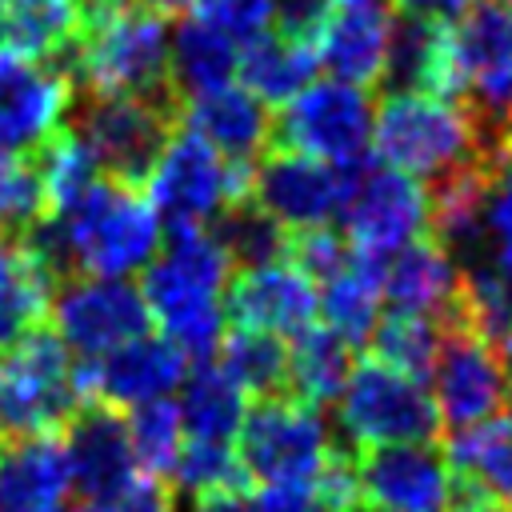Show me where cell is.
<instances>
[{
  "mask_svg": "<svg viewBox=\"0 0 512 512\" xmlns=\"http://www.w3.org/2000/svg\"><path fill=\"white\" fill-rule=\"evenodd\" d=\"M140 272V296L164 340H172L188 364L212 360L224 340L220 292L232 280V264L220 240L204 224H176Z\"/></svg>",
  "mask_w": 512,
  "mask_h": 512,
  "instance_id": "cell-1",
  "label": "cell"
},
{
  "mask_svg": "<svg viewBox=\"0 0 512 512\" xmlns=\"http://www.w3.org/2000/svg\"><path fill=\"white\" fill-rule=\"evenodd\" d=\"M56 60L72 96L176 100L168 84V20L140 0L84 28Z\"/></svg>",
  "mask_w": 512,
  "mask_h": 512,
  "instance_id": "cell-2",
  "label": "cell"
},
{
  "mask_svg": "<svg viewBox=\"0 0 512 512\" xmlns=\"http://www.w3.org/2000/svg\"><path fill=\"white\" fill-rule=\"evenodd\" d=\"M448 100H456L488 156L512 144V0H476L448 20Z\"/></svg>",
  "mask_w": 512,
  "mask_h": 512,
  "instance_id": "cell-3",
  "label": "cell"
},
{
  "mask_svg": "<svg viewBox=\"0 0 512 512\" xmlns=\"http://www.w3.org/2000/svg\"><path fill=\"white\" fill-rule=\"evenodd\" d=\"M372 148L388 168L420 184H432L464 164L492 160L472 116L456 100L432 92H384L372 116Z\"/></svg>",
  "mask_w": 512,
  "mask_h": 512,
  "instance_id": "cell-4",
  "label": "cell"
},
{
  "mask_svg": "<svg viewBox=\"0 0 512 512\" xmlns=\"http://www.w3.org/2000/svg\"><path fill=\"white\" fill-rule=\"evenodd\" d=\"M56 216L64 220L76 276H132L164 240V220L148 196L108 176H100L72 208Z\"/></svg>",
  "mask_w": 512,
  "mask_h": 512,
  "instance_id": "cell-5",
  "label": "cell"
},
{
  "mask_svg": "<svg viewBox=\"0 0 512 512\" xmlns=\"http://www.w3.org/2000/svg\"><path fill=\"white\" fill-rule=\"evenodd\" d=\"M80 404L76 356L52 324H32L0 352V440L60 432Z\"/></svg>",
  "mask_w": 512,
  "mask_h": 512,
  "instance_id": "cell-6",
  "label": "cell"
},
{
  "mask_svg": "<svg viewBox=\"0 0 512 512\" xmlns=\"http://www.w3.org/2000/svg\"><path fill=\"white\" fill-rule=\"evenodd\" d=\"M340 448L356 452L324 408L296 396L252 400L236 428V456L252 484H312Z\"/></svg>",
  "mask_w": 512,
  "mask_h": 512,
  "instance_id": "cell-7",
  "label": "cell"
},
{
  "mask_svg": "<svg viewBox=\"0 0 512 512\" xmlns=\"http://www.w3.org/2000/svg\"><path fill=\"white\" fill-rule=\"evenodd\" d=\"M180 100H136V96H72L68 128L88 144L100 176L144 188L164 144L180 128Z\"/></svg>",
  "mask_w": 512,
  "mask_h": 512,
  "instance_id": "cell-8",
  "label": "cell"
},
{
  "mask_svg": "<svg viewBox=\"0 0 512 512\" xmlns=\"http://www.w3.org/2000/svg\"><path fill=\"white\" fill-rule=\"evenodd\" d=\"M336 424L356 452L372 444H432L440 436L432 392L372 356L352 364L336 396Z\"/></svg>",
  "mask_w": 512,
  "mask_h": 512,
  "instance_id": "cell-9",
  "label": "cell"
},
{
  "mask_svg": "<svg viewBox=\"0 0 512 512\" xmlns=\"http://www.w3.org/2000/svg\"><path fill=\"white\" fill-rule=\"evenodd\" d=\"M432 400L444 432L492 420L512 404V376L496 344L464 316V304L440 320V348L432 360Z\"/></svg>",
  "mask_w": 512,
  "mask_h": 512,
  "instance_id": "cell-10",
  "label": "cell"
},
{
  "mask_svg": "<svg viewBox=\"0 0 512 512\" xmlns=\"http://www.w3.org/2000/svg\"><path fill=\"white\" fill-rule=\"evenodd\" d=\"M372 116H376V104L364 88L344 80H312L288 104H280V112H272L268 148H284V152H300V156H316L324 164L348 168L368 160Z\"/></svg>",
  "mask_w": 512,
  "mask_h": 512,
  "instance_id": "cell-11",
  "label": "cell"
},
{
  "mask_svg": "<svg viewBox=\"0 0 512 512\" xmlns=\"http://www.w3.org/2000/svg\"><path fill=\"white\" fill-rule=\"evenodd\" d=\"M252 168L256 164L224 160L216 148H208L196 132L180 124L172 140L164 144L152 176L144 180V192L168 228L208 224L220 208L252 192Z\"/></svg>",
  "mask_w": 512,
  "mask_h": 512,
  "instance_id": "cell-12",
  "label": "cell"
},
{
  "mask_svg": "<svg viewBox=\"0 0 512 512\" xmlns=\"http://www.w3.org/2000/svg\"><path fill=\"white\" fill-rule=\"evenodd\" d=\"M340 220L352 252L388 260L396 248H404L428 228V192L420 180L388 164L364 160L352 168V188Z\"/></svg>",
  "mask_w": 512,
  "mask_h": 512,
  "instance_id": "cell-13",
  "label": "cell"
},
{
  "mask_svg": "<svg viewBox=\"0 0 512 512\" xmlns=\"http://www.w3.org/2000/svg\"><path fill=\"white\" fill-rule=\"evenodd\" d=\"M56 336L76 356H100L152 328L148 304L128 276H72L48 300Z\"/></svg>",
  "mask_w": 512,
  "mask_h": 512,
  "instance_id": "cell-14",
  "label": "cell"
},
{
  "mask_svg": "<svg viewBox=\"0 0 512 512\" xmlns=\"http://www.w3.org/2000/svg\"><path fill=\"white\" fill-rule=\"evenodd\" d=\"M352 168L356 164L336 168V164H324L316 156L272 148L256 160L248 196L288 232L328 228L344 212V200L352 188Z\"/></svg>",
  "mask_w": 512,
  "mask_h": 512,
  "instance_id": "cell-15",
  "label": "cell"
},
{
  "mask_svg": "<svg viewBox=\"0 0 512 512\" xmlns=\"http://www.w3.org/2000/svg\"><path fill=\"white\" fill-rule=\"evenodd\" d=\"M356 488L388 512H448L456 472L432 444H372L356 452Z\"/></svg>",
  "mask_w": 512,
  "mask_h": 512,
  "instance_id": "cell-16",
  "label": "cell"
},
{
  "mask_svg": "<svg viewBox=\"0 0 512 512\" xmlns=\"http://www.w3.org/2000/svg\"><path fill=\"white\" fill-rule=\"evenodd\" d=\"M188 360L164 336H132L100 356H76V384L84 400H104L112 408H136L164 400L180 388Z\"/></svg>",
  "mask_w": 512,
  "mask_h": 512,
  "instance_id": "cell-17",
  "label": "cell"
},
{
  "mask_svg": "<svg viewBox=\"0 0 512 512\" xmlns=\"http://www.w3.org/2000/svg\"><path fill=\"white\" fill-rule=\"evenodd\" d=\"M60 444L68 456L72 488L84 500H112L136 476V452L128 436V416L104 400H84L60 428Z\"/></svg>",
  "mask_w": 512,
  "mask_h": 512,
  "instance_id": "cell-18",
  "label": "cell"
},
{
  "mask_svg": "<svg viewBox=\"0 0 512 512\" xmlns=\"http://www.w3.org/2000/svg\"><path fill=\"white\" fill-rule=\"evenodd\" d=\"M72 88L40 60L0 48V152L24 156L68 120Z\"/></svg>",
  "mask_w": 512,
  "mask_h": 512,
  "instance_id": "cell-19",
  "label": "cell"
},
{
  "mask_svg": "<svg viewBox=\"0 0 512 512\" xmlns=\"http://www.w3.org/2000/svg\"><path fill=\"white\" fill-rule=\"evenodd\" d=\"M316 312H320L316 284L284 260L236 272L224 288V320H232V328H264L292 340L296 332L316 324Z\"/></svg>",
  "mask_w": 512,
  "mask_h": 512,
  "instance_id": "cell-20",
  "label": "cell"
},
{
  "mask_svg": "<svg viewBox=\"0 0 512 512\" xmlns=\"http://www.w3.org/2000/svg\"><path fill=\"white\" fill-rule=\"evenodd\" d=\"M380 300L392 312L428 316L440 324L460 308V268L432 236H416L384 260Z\"/></svg>",
  "mask_w": 512,
  "mask_h": 512,
  "instance_id": "cell-21",
  "label": "cell"
},
{
  "mask_svg": "<svg viewBox=\"0 0 512 512\" xmlns=\"http://www.w3.org/2000/svg\"><path fill=\"white\" fill-rule=\"evenodd\" d=\"M180 124L196 132L208 148H216L224 160L256 164L272 144V112L260 104L248 88L224 84L208 96H196L184 104Z\"/></svg>",
  "mask_w": 512,
  "mask_h": 512,
  "instance_id": "cell-22",
  "label": "cell"
},
{
  "mask_svg": "<svg viewBox=\"0 0 512 512\" xmlns=\"http://www.w3.org/2000/svg\"><path fill=\"white\" fill-rule=\"evenodd\" d=\"M72 488L60 432L0 440V512L60 508Z\"/></svg>",
  "mask_w": 512,
  "mask_h": 512,
  "instance_id": "cell-23",
  "label": "cell"
},
{
  "mask_svg": "<svg viewBox=\"0 0 512 512\" xmlns=\"http://www.w3.org/2000/svg\"><path fill=\"white\" fill-rule=\"evenodd\" d=\"M388 36H392V12L384 4L344 8V12L328 16L312 52H316V64L332 72V80L368 88V84H380Z\"/></svg>",
  "mask_w": 512,
  "mask_h": 512,
  "instance_id": "cell-24",
  "label": "cell"
},
{
  "mask_svg": "<svg viewBox=\"0 0 512 512\" xmlns=\"http://www.w3.org/2000/svg\"><path fill=\"white\" fill-rule=\"evenodd\" d=\"M240 44L204 16H180L168 28V84L180 104L208 96L236 76Z\"/></svg>",
  "mask_w": 512,
  "mask_h": 512,
  "instance_id": "cell-25",
  "label": "cell"
},
{
  "mask_svg": "<svg viewBox=\"0 0 512 512\" xmlns=\"http://www.w3.org/2000/svg\"><path fill=\"white\" fill-rule=\"evenodd\" d=\"M380 84L388 92L448 96V20H428L412 12L392 16Z\"/></svg>",
  "mask_w": 512,
  "mask_h": 512,
  "instance_id": "cell-26",
  "label": "cell"
},
{
  "mask_svg": "<svg viewBox=\"0 0 512 512\" xmlns=\"http://www.w3.org/2000/svg\"><path fill=\"white\" fill-rule=\"evenodd\" d=\"M316 52L300 40H288L280 32H260L240 44L236 52V76L240 88H248L260 104H288L304 84L316 76Z\"/></svg>",
  "mask_w": 512,
  "mask_h": 512,
  "instance_id": "cell-27",
  "label": "cell"
},
{
  "mask_svg": "<svg viewBox=\"0 0 512 512\" xmlns=\"http://www.w3.org/2000/svg\"><path fill=\"white\" fill-rule=\"evenodd\" d=\"M176 412H180V424L192 440H224L232 444L244 412H248V400L240 392V384L220 368V364H192L180 380V400H176Z\"/></svg>",
  "mask_w": 512,
  "mask_h": 512,
  "instance_id": "cell-28",
  "label": "cell"
},
{
  "mask_svg": "<svg viewBox=\"0 0 512 512\" xmlns=\"http://www.w3.org/2000/svg\"><path fill=\"white\" fill-rule=\"evenodd\" d=\"M444 456L456 476L480 484L504 512H512V412L448 432Z\"/></svg>",
  "mask_w": 512,
  "mask_h": 512,
  "instance_id": "cell-29",
  "label": "cell"
},
{
  "mask_svg": "<svg viewBox=\"0 0 512 512\" xmlns=\"http://www.w3.org/2000/svg\"><path fill=\"white\" fill-rule=\"evenodd\" d=\"M352 344L340 340L328 324H308L288 344V396L328 408L352 372Z\"/></svg>",
  "mask_w": 512,
  "mask_h": 512,
  "instance_id": "cell-30",
  "label": "cell"
},
{
  "mask_svg": "<svg viewBox=\"0 0 512 512\" xmlns=\"http://www.w3.org/2000/svg\"><path fill=\"white\" fill-rule=\"evenodd\" d=\"M80 36V0H0V44L24 60H52Z\"/></svg>",
  "mask_w": 512,
  "mask_h": 512,
  "instance_id": "cell-31",
  "label": "cell"
},
{
  "mask_svg": "<svg viewBox=\"0 0 512 512\" xmlns=\"http://www.w3.org/2000/svg\"><path fill=\"white\" fill-rule=\"evenodd\" d=\"M380 268H384V260L352 252V260L332 280H324V292H320L324 324L352 348L368 344V336L380 320V304H384L380 300Z\"/></svg>",
  "mask_w": 512,
  "mask_h": 512,
  "instance_id": "cell-32",
  "label": "cell"
},
{
  "mask_svg": "<svg viewBox=\"0 0 512 512\" xmlns=\"http://www.w3.org/2000/svg\"><path fill=\"white\" fill-rule=\"evenodd\" d=\"M204 228L220 240L232 272H248V268H264V264L288 260V236L292 232L280 228L252 196L220 208Z\"/></svg>",
  "mask_w": 512,
  "mask_h": 512,
  "instance_id": "cell-33",
  "label": "cell"
},
{
  "mask_svg": "<svg viewBox=\"0 0 512 512\" xmlns=\"http://www.w3.org/2000/svg\"><path fill=\"white\" fill-rule=\"evenodd\" d=\"M220 368L244 396H288V340L264 328H232L220 340Z\"/></svg>",
  "mask_w": 512,
  "mask_h": 512,
  "instance_id": "cell-34",
  "label": "cell"
},
{
  "mask_svg": "<svg viewBox=\"0 0 512 512\" xmlns=\"http://www.w3.org/2000/svg\"><path fill=\"white\" fill-rule=\"evenodd\" d=\"M52 280L12 244L0 240V352L48 316Z\"/></svg>",
  "mask_w": 512,
  "mask_h": 512,
  "instance_id": "cell-35",
  "label": "cell"
},
{
  "mask_svg": "<svg viewBox=\"0 0 512 512\" xmlns=\"http://www.w3.org/2000/svg\"><path fill=\"white\" fill-rule=\"evenodd\" d=\"M32 164H36V172H40L48 212L72 208V204L100 180V168H96L88 144H84L68 124H60L56 132H48V136L32 148Z\"/></svg>",
  "mask_w": 512,
  "mask_h": 512,
  "instance_id": "cell-36",
  "label": "cell"
},
{
  "mask_svg": "<svg viewBox=\"0 0 512 512\" xmlns=\"http://www.w3.org/2000/svg\"><path fill=\"white\" fill-rule=\"evenodd\" d=\"M372 360L412 376V380H428L436 348H440V324L428 316H408V312H388L376 320L372 336H368Z\"/></svg>",
  "mask_w": 512,
  "mask_h": 512,
  "instance_id": "cell-37",
  "label": "cell"
},
{
  "mask_svg": "<svg viewBox=\"0 0 512 512\" xmlns=\"http://www.w3.org/2000/svg\"><path fill=\"white\" fill-rule=\"evenodd\" d=\"M476 264H488L512 276V148L488 160V180H484L480 220H476Z\"/></svg>",
  "mask_w": 512,
  "mask_h": 512,
  "instance_id": "cell-38",
  "label": "cell"
},
{
  "mask_svg": "<svg viewBox=\"0 0 512 512\" xmlns=\"http://www.w3.org/2000/svg\"><path fill=\"white\" fill-rule=\"evenodd\" d=\"M168 476L188 500L208 496V492H248L252 488L236 448L224 444V440H188V444H180L176 464H172Z\"/></svg>",
  "mask_w": 512,
  "mask_h": 512,
  "instance_id": "cell-39",
  "label": "cell"
},
{
  "mask_svg": "<svg viewBox=\"0 0 512 512\" xmlns=\"http://www.w3.org/2000/svg\"><path fill=\"white\" fill-rule=\"evenodd\" d=\"M128 436H132V452H136V468L144 476H156V480H168L172 464H176V452L184 444V424H180V412L176 404L164 396V400H148V404H136L132 416H128Z\"/></svg>",
  "mask_w": 512,
  "mask_h": 512,
  "instance_id": "cell-40",
  "label": "cell"
},
{
  "mask_svg": "<svg viewBox=\"0 0 512 512\" xmlns=\"http://www.w3.org/2000/svg\"><path fill=\"white\" fill-rule=\"evenodd\" d=\"M44 212H48V200H44L36 164L24 156L0 152V228H4V236H20Z\"/></svg>",
  "mask_w": 512,
  "mask_h": 512,
  "instance_id": "cell-41",
  "label": "cell"
},
{
  "mask_svg": "<svg viewBox=\"0 0 512 512\" xmlns=\"http://www.w3.org/2000/svg\"><path fill=\"white\" fill-rule=\"evenodd\" d=\"M288 260L292 268H300L312 284H324L332 280L348 260H352V248L340 232L332 228H304V232H292L288 236Z\"/></svg>",
  "mask_w": 512,
  "mask_h": 512,
  "instance_id": "cell-42",
  "label": "cell"
},
{
  "mask_svg": "<svg viewBox=\"0 0 512 512\" xmlns=\"http://www.w3.org/2000/svg\"><path fill=\"white\" fill-rule=\"evenodd\" d=\"M192 4H196V16L216 24L236 44L268 32L272 24V0H192Z\"/></svg>",
  "mask_w": 512,
  "mask_h": 512,
  "instance_id": "cell-43",
  "label": "cell"
},
{
  "mask_svg": "<svg viewBox=\"0 0 512 512\" xmlns=\"http://www.w3.org/2000/svg\"><path fill=\"white\" fill-rule=\"evenodd\" d=\"M72 512H176L172 488L156 476H136L120 496L112 500H84Z\"/></svg>",
  "mask_w": 512,
  "mask_h": 512,
  "instance_id": "cell-44",
  "label": "cell"
},
{
  "mask_svg": "<svg viewBox=\"0 0 512 512\" xmlns=\"http://www.w3.org/2000/svg\"><path fill=\"white\" fill-rule=\"evenodd\" d=\"M328 16H332V0H272V32L300 40L308 48L324 32Z\"/></svg>",
  "mask_w": 512,
  "mask_h": 512,
  "instance_id": "cell-45",
  "label": "cell"
},
{
  "mask_svg": "<svg viewBox=\"0 0 512 512\" xmlns=\"http://www.w3.org/2000/svg\"><path fill=\"white\" fill-rule=\"evenodd\" d=\"M252 512H332L316 484H260L248 496Z\"/></svg>",
  "mask_w": 512,
  "mask_h": 512,
  "instance_id": "cell-46",
  "label": "cell"
},
{
  "mask_svg": "<svg viewBox=\"0 0 512 512\" xmlns=\"http://www.w3.org/2000/svg\"><path fill=\"white\" fill-rule=\"evenodd\" d=\"M476 0H396L400 12L412 16H428V20H456L464 8H472Z\"/></svg>",
  "mask_w": 512,
  "mask_h": 512,
  "instance_id": "cell-47",
  "label": "cell"
},
{
  "mask_svg": "<svg viewBox=\"0 0 512 512\" xmlns=\"http://www.w3.org/2000/svg\"><path fill=\"white\" fill-rule=\"evenodd\" d=\"M188 512H252L244 492H208L188 500Z\"/></svg>",
  "mask_w": 512,
  "mask_h": 512,
  "instance_id": "cell-48",
  "label": "cell"
},
{
  "mask_svg": "<svg viewBox=\"0 0 512 512\" xmlns=\"http://www.w3.org/2000/svg\"><path fill=\"white\" fill-rule=\"evenodd\" d=\"M140 4L152 8V12H160V16H184L192 8V0H140Z\"/></svg>",
  "mask_w": 512,
  "mask_h": 512,
  "instance_id": "cell-49",
  "label": "cell"
},
{
  "mask_svg": "<svg viewBox=\"0 0 512 512\" xmlns=\"http://www.w3.org/2000/svg\"><path fill=\"white\" fill-rule=\"evenodd\" d=\"M332 4H340V8H376L384 0H332Z\"/></svg>",
  "mask_w": 512,
  "mask_h": 512,
  "instance_id": "cell-50",
  "label": "cell"
},
{
  "mask_svg": "<svg viewBox=\"0 0 512 512\" xmlns=\"http://www.w3.org/2000/svg\"><path fill=\"white\" fill-rule=\"evenodd\" d=\"M0 240H4V228H0Z\"/></svg>",
  "mask_w": 512,
  "mask_h": 512,
  "instance_id": "cell-51",
  "label": "cell"
}]
</instances>
